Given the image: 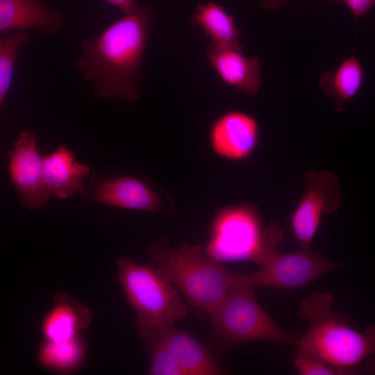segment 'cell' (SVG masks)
Returning a JSON list of instances; mask_svg holds the SVG:
<instances>
[{
  "label": "cell",
  "instance_id": "obj_3",
  "mask_svg": "<svg viewBox=\"0 0 375 375\" xmlns=\"http://www.w3.org/2000/svg\"><path fill=\"white\" fill-rule=\"evenodd\" d=\"M151 263L183 293L191 306L208 315L235 288L240 273L226 269L199 245L172 248L160 239L148 247Z\"/></svg>",
  "mask_w": 375,
  "mask_h": 375
},
{
  "label": "cell",
  "instance_id": "obj_26",
  "mask_svg": "<svg viewBox=\"0 0 375 375\" xmlns=\"http://www.w3.org/2000/svg\"><path fill=\"white\" fill-rule=\"evenodd\" d=\"M366 372L375 373V357L368 358L367 362L364 365Z\"/></svg>",
  "mask_w": 375,
  "mask_h": 375
},
{
  "label": "cell",
  "instance_id": "obj_5",
  "mask_svg": "<svg viewBox=\"0 0 375 375\" xmlns=\"http://www.w3.org/2000/svg\"><path fill=\"white\" fill-rule=\"evenodd\" d=\"M204 251L221 262L251 261L265 265L278 252L284 233L272 223L263 228L257 210L247 205L221 209L212 219Z\"/></svg>",
  "mask_w": 375,
  "mask_h": 375
},
{
  "label": "cell",
  "instance_id": "obj_8",
  "mask_svg": "<svg viewBox=\"0 0 375 375\" xmlns=\"http://www.w3.org/2000/svg\"><path fill=\"white\" fill-rule=\"evenodd\" d=\"M304 192L291 217V227L299 248L311 250V243L324 215L335 212L342 200L340 183L333 173L308 171Z\"/></svg>",
  "mask_w": 375,
  "mask_h": 375
},
{
  "label": "cell",
  "instance_id": "obj_15",
  "mask_svg": "<svg viewBox=\"0 0 375 375\" xmlns=\"http://www.w3.org/2000/svg\"><path fill=\"white\" fill-rule=\"evenodd\" d=\"M44 156V179L51 195L67 199L80 193L90 174V167L76 161L75 153L60 144Z\"/></svg>",
  "mask_w": 375,
  "mask_h": 375
},
{
  "label": "cell",
  "instance_id": "obj_4",
  "mask_svg": "<svg viewBox=\"0 0 375 375\" xmlns=\"http://www.w3.org/2000/svg\"><path fill=\"white\" fill-rule=\"evenodd\" d=\"M117 264L118 283L135 312L139 336L144 342L194 311L151 263L141 265L121 256Z\"/></svg>",
  "mask_w": 375,
  "mask_h": 375
},
{
  "label": "cell",
  "instance_id": "obj_10",
  "mask_svg": "<svg viewBox=\"0 0 375 375\" xmlns=\"http://www.w3.org/2000/svg\"><path fill=\"white\" fill-rule=\"evenodd\" d=\"M8 172L19 203L34 210L51 197L44 179V156L39 153L36 133L26 130L19 135L8 153Z\"/></svg>",
  "mask_w": 375,
  "mask_h": 375
},
{
  "label": "cell",
  "instance_id": "obj_22",
  "mask_svg": "<svg viewBox=\"0 0 375 375\" xmlns=\"http://www.w3.org/2000/svg\"><path fill=\"white\" fill-rule=\"evenodd\" d=\"M294 365L301 375H345L349 371L335 366L317 357L296 354Z\"/></svg>",
  "mask_w": 375,
  "mask_h": 375
},
{
  "label": "cell",
  "instance_id": "obj_1",
  "mask_svg": "<svg viewBox=\"0 0 375 375\" xmlns=\"http://www.w3.org/2000/svg\"><path fill=\"white\" fill-rule=\"evenodd\" d=\"M154 21L153 10L140 6L82 42L74 66L97 98L134 102L140 97L142 63Z\"/></svg>",
  "mask_w": 375,
  "mask_h": 375
},
{
  "label": "cell",
  "instance_id": "obj_21",
  "mask_svg": "<svg viewBox=\"0 0 375 375\" xmlns=\"http://www.w3.org/2000/svg\"><path fill=\"white\" fill-rule=\"evenodd\" d=\"M151 352L148 374L151 375H184L175 358L158 338L145 342Z\"/></svg>",
  "mask_w": 375,
  "mask_h": 375
},
{
  "label": "cell",
  "instance_id": "obj_6",
  "mask_svg": "<svg viewBox=\"0 0 375 375\" xmlns=\"http://www.w3.org/2000/svg\"><path fill=\"white\" fill-rule=\"evenodd\" d=\"M208 316L210 337L222 346L260 340L296 346L298 341V338L286 332L262 309L253 288H235Z\"/></svg>",
  "mask_w": 375,
  "mask_h": 375
},
{
  "label": "cell",
  "instance_id": "obj_7",
  "mask_svg": "<svg viewBox=\"0 0 375 375\" xmlns=\"http://www.w3.org/2000/svg\"><path fill=\"white\" fill-rule=\"evenodd\" d=\"M339 262L325 259L310 249L275 253L257 272L240 274V285L293 290L311 283L326 273L338 268Z\"/></svg>",
  "mask_w": 375,
  "mask_h": 375
},
{
  "label": "cell",
  "instance_id": "obj_2",
  "mask_svg": "<svg viewBox=\"0 0 375 375\" xmlns=\"http://www.w3.org/2000/svg\"><path fill=\"white\" fill-rule=\"evenodd\" d=\"M331 294L314 291L299 306L301 317L308 322V328L298 338L297 354L322 359L352 374L360 371L367 358L375 357V325L359 332L340 314L332 311Z\"/></svg>",
  "mask_w": 375,
  "mask_h": 375
},
{
  "label": "cell",
  "instance_id": "obj_17",
  "mask_svg": "<svg viewBox=\"0 0 375 375\" xmlns=\"http://www.w3.org/2000/svg\"><path fill=\"white\" fill-rule=\"evenodd\" d=\"M363 78L362 65L353 54L337 68L324 73L319 80V87L333 100L335 108L342 111L360 90Z\"/></svg>",
  "mask_w": 375,
  "mask_h": 375
},
{
  "label": "cell",
  "instance_id": "obj_16",
  "mask_svg": "<svg viewBox=\"0 0 375 375\" xmlns=\"http://www.w3.org/2000/svg\"><path fill=\"white\" fill-rule=\"evenodd\" d=\"M191 26L201 27L211 44L242 51L235 17L222 5L209 1L197 6L190 18Z\"/></svg>",
  "mask_w": 375,
  "mask_h": 375
},
{
  "label": "cell",
  "instance_id": "obj_12",
  "mask_svg": "<svg viewBox=\"0 0 375 375\" xmlns=\"http://www.w3.org/2000/svg\"><path fill=\"white\" fill-rule=\"evenodd\" d=\"M62 13L43 0H0V33L38 29L56 35L63 28Z\"/></svg>",
  "mask_w": 375,
  "mask_h": 375
},
{
  "label": "cell",
  "instance_id": "obj_14",
  "mask_svg": "<svg viewBox=\"0 0 375 375\" xmlns=\"http://www.w3.org/2000/svg\"><path fill=\"white\" fill-rule=\"evenodd\" d=\"M153 338H159L166 345L184 375H222L228 372L212 351L190 333L174 326Z\"/></svg>",
  "mask_w": 375,
  "mask_h": 375
},
{
  "label": "cell",
  "instance_id": "obj_18",
  "mask_svg": "<svg viewBox=\"0 0 375 375\" xmlns=\"http://www.w3.org/2000/svg\"><path fill=\"white\" fill-rule=\"evenodd\" d=\"M88 311L64 296L48 312L42 324L46 340L69 341L78 338V333L88 322Z\"/></svg>",
  "mask_w": 375,
  "mask_h": 375
},
{
  "label": "cell",
  "instance_id": "obj_24",
  "mask_svg": "<svg viewBox=\"0 0 375 375\" xmlns=\"http://www.w3.org/2000/svg\"><path fill=\"white\" fill-rule=\"evenodd\" d=\"M106 3L117 8L124 15H128L136 12L140 6L135 0H103Z\"/></svg>",
  "mask_w": 375,
  "mask_h": 375
},
{
  "label": "cell",
  "instance_id": "obj_9",
  "mask_svg": "<svg viewBox=\"0 0 375 375\" xmlns=\"http://www.w3.org/2000/svg\"><path fill=\"white\" fill-rule=\"evenodd\" d=\"M80 195L85 200L126 210L158 212L163 206L160 194L146 181L110 171L90 176Z\"/></svg>",
  "mask_w": 375,
  "mask_h": 375
},
{
  "label": "cell",
  "instance_id": "obj_23",
  "mask_svg": "<svg viewBox=\"0 0 375 375\" xmlns=\"http://www.w3.org/2000/svg\"><path fill=\"white\" fill-rule=\"evenodd\" d=\"M346 4L357 19L360 16L368 12L374 6L375 0H333Z\"/></svg>",
  "mask_w": 375,
  "mask_h": 375
},
{
  "label": "cell",
  "instance_id": "obj_11",
  "mask_svg": "<svg viewBox=\"0 0 375 375\" xmlns=\"http://www.w3.org/2000/svg\"><path fill=\"white\" fill-rule=\"evenodd\" d=\"M260 128L252 115L237 110L226 111L211 124L210 149L217 156L231 161L248 159L258 144Z\"/></svg>",
  "mask_w": 375,
  "mask_h": 375
},
{
  "label": "cell",
  "instance_id": "obj_13",
  "mask_svg": "<svg viewBox=\"0 0 375 375\" xmlns=\"http://www.w3.org/2000/svg\"><path fill=\"white\" fill-rule=\"evenodd\" d=\"M206 57L213 71L227 85L247 96H254L262 84L259 58H248L243 51L223 48L211 43Z\"/></svg>",
  "mask_w": 375,
  "mask_h": 375
},
{
  "label": "cell",
  "instance_id": "obj_20",
  "mask_svg": "<svg viewBox=\"0 0 375 375\" xmlns=\"http://www.w3.org/2000/svg\"><path fill=\"white\" fill-rule=\"evenodd\" d=\"M30 40L26 31H17L0 38V108L5 102L13 77L14 67L20 49Z\"/></svg>",
  "mask_w": 375,
  "mask_h": 375
},
{
  "label": "cell",
  "instance_id": "obj_19",
  "mask_svg": "<svg viewBox=\"0 0 375 375\" xmlns=\"http://www.w3.org/2000/svg\"><path fill=\"white\" fill-rule=\"evenodd\" d=\"M84 353V345L78 338L64 342L46 340L39 349L38 359L47 368L68 372L80 365Z\"/></svg>",
  "mask_w": 375,
  "mask_h": 375
},
{
  "label": "cell",
  "instance_id": "obj_25",
  "mask_svg": "<svg viewBox=\"0 0 375 375\" xmlns=\"http://www.w3.org/2000/svg\"><path fill=\"white\" fill-rule=\"evenodd\" d=\"M290 0H261V4L267 10H275L288 4Z\"/></svg>",
  "mask_w": 375,
  "mask_h": 375
}]
</instances>
